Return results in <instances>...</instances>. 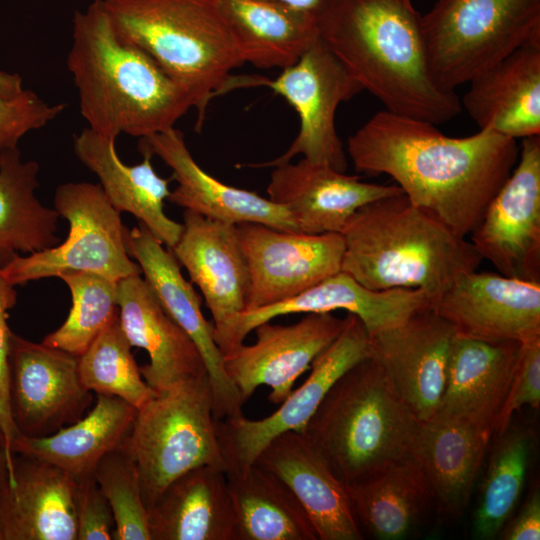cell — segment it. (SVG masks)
I'll return each instance as SVG.
<instances>
[{
  "mask_svg": "<svg viewBox=\"0 0 540 540\" xmlns=\"http://www.w3.org/2000/svg\"><path fill=\"white\" fill-rule=\"evenodd\" d=\"M347 153L357 172L390 176L413 205L465 238L511 174L519 145L488 129L449 137L384 109L348 138Z\"/></svg>",
  "mask_w": 540,
  "mask_h": 540,
  "instance_id": "cell-1",
  "label": "cell"
},
{
  "mask_svg": "<svg viewBox=\"0 0 540 540\" xmlns=\"http://www.w3.org/2000/svg\"><path fill=\"white\" fill-rule=\"evenodd\" d=\"M319 38L385 110L443 124L462 112L434 80L412 0H323Z\"/></svg>",
  "mask_w": 540,
  "mask_h": 540,
  "instance_id": "cell-2",
  "label": "cell"
},
{
  "mask_svg": "<svg viewBox=\"0 0 540 540\" xmlns=\"http://www.w3.org/2000/svg\"><path fill=\"white\" fill-rule=\"evenodd\" d=\"M67 68L87 127L107 139L162 133L194 108L182 85L119 34L103 0L74 12Z\"/></svg>",
  "mask_w": 540,
  "mask_h": 540,
  "instance_id": "cell-3",
  "label": "cell"
},
{
  "mask_svg": "<svg viewBox=\"0 0 540 540\" xmlns=\"http://www.w3.org/2000/svg\"><path fill=\"white\" fill-rule=\"evenodd\" d=\"M341 235V271L371 290H422L434 304L459 275L477 270L483 260L470 241L404 193L363 205Z\"/></svg>",
  "mask_w": 540,
  "mask_h": 540,
  "instance_id": "cell-4",
  "label": "cell"
},
{
  "mask_svg": "<svg viewBox=\"0 0 540 540\" xmlns=\"http://www.w3.org/2000/svg\"><path fill=\"white\" fill-rule=\"evenodd\" d=\"M420 424L367 357L334 383L302 433L350 486L411 456Z\"/></svg>",
  "mask_w": 540,
  "mask_h": 540,
  "instance_id": "cell-5",
  "label": "cell"
},
{
  "mask_svg": "<svg viewBox=\"0 0 540 540\" xmlns=\"http://www.w3.org/2000/svg\"><path fill=\"white\" fill-rule=\"evenodd\" d=\"M119 34L147 52L192 96L196 128L215 96L243 86L242 60L220 0H103Z\"/></svg>",
  "mask_w": 540,
  "mask_h": 540,
  "instance_id": "cell-6",
  "label": "cell"
},
{
  "mask_svg": "<svg viewBox=\"0 0 540 540\" xmlns=\"http://www.w3.org/2000/svg\"><path fill=\"white\" fill-rule=\"evenodd\" d=\"M124 445L134 458L147 510L166 486L203 465L226 471L207 374L180 381L138 409Z\"/></svg>",
  "mask_w": 540,
  "mask_h": 540,
  "instance_id": "cell-7",
  "label": "cell"
},
{
  "mask_svg": "<svg viewBox=\"0 0 540 540\" xmlns=\"http://www.w3.org/2000/svg\"><path fill=\"white\" fill-rule=\"evenodd\" d=\"M422 30L434 80L456 92L515 50L540 45V0H437Z\"/></svg>",
  "mask_w": 540,
  "mask_h": 540,
  "instance_id": "cell-8",
  "label": "cell"
},
{
  "mask_svg": "<svg viewBox=\"0 0 540 540\" xmlns=\"http://www.w3.org/2000/svg\"><path fill=\"white\" fill-rule=\"evenodd\" d=\"M54 209L69 224L66 239L38 252L16 255L0 269L12 285L59 277L67 272H92L115 282L141 274L126 248L127 228L120 212L99 184L60 185L55 192Z\"/></svg>",
  "mask_w": 540,
  "mask_h": 540,
  "instance_id": "cell-9",
  "label": "cell"
},
{
  "mask_svg": "<svg viewBox=\"0 0 540 540\" xmlns=\"http://www.w3.org/2000/svg\"><path fill=\"white\" fill-rule=\"evenodd\" d=\"M256 85L267 86L287 100L298 114L299 131L281 156L255 166L274 167L302 155L310 162L346 171L348 162L336 129V111L364 90L320 38L276 79L255 77Z\"/></svg>",
  "mask_w": 540,
  "mask_h": 540,
  "instance_id": "cell-10",
  "label": "cell"
},
{
  "mask_svg": "<svg viewBox=\"0 0 540 540\" xmlns=\"http://www.w3.org/2000/svg\"><path fill=\"white\" fill-rule=\"evenodd\" d=\"M337 339L311 364V373L272 414L252 420L239 415L217 420V436L227 470L254 464L259 453L278 435L303 432L334 383L351 367L369 357V334L362 321L348 313Z\"/></svg>",
  "mask_w": 540,
  "mask_h": 540,
  "instance_id": "cell-11",
  "label": "cell"
},
{
  "mask_svg": "<svg viewBox=\"0 0 540 540\" xmlns=\"http://www.w3.org/2000/svg\"><path fill=\"white\" fill-rule=\"evenodd\" d=\"M469 236L500 274L540 282V135L521 139L511 174Z\"/></svg>",
  "mask_w": 540,
  "mask_h": 540,
  "instance_id": "cell-12",
  "label": "cell"
},
{
  "mask_svg": "<svg viewBox=\"0 0 540 540\" xmlns=\"http://www.w3.org/2000/svg\"><path fill=\"white\" fill-rule=\"evenodd\" d=\"M236 230L250 275L245 311L288 300L341 271V233L310 234L252 222L237 224Z\"/></svg>",
  "mask_w": 540,
  "mask_h": 540,
  "instance_id": "cell-13",
  "label": "cell"
},
{
  "mask_svg": "<svg viewBox=\"0 0 540 540\" xmlns=\"http://www.w3.org/2000/svg\"><path fill=\"white\" fill-rule=\"evenodd\" d=\"M78 358L11 333L10 407L21 434L49 436L85 415L93 396L81 381Z\"/></svg>",
  "mask_w": 540,
  "mask_h": 540,
  "instance_id": "cell-14",
  "label": "cell"
},
{
  "mask_svg": "<svg viewBox=\"0 0 540 540\" xmlns=\"http://www.w3.org/2000/svg\"><path fill=\"white\" fill-rule=\"evenodd\" d=\"M346 321L332 313H309L290 325L263 322L253 330L254 344L243 342L223 355L225 371L244 403L259 386H267L270 402L280 404L314 359L337 339Z\"/></svg>",
  "mask_w": 540,
  "mask_h": 540,
  "instance_id": "cell-15",
  "label": "cell"
},
{
  "mask_svg": "<svg viewBox=\"0 0 540 540\" xmlns=\"http://www.w3.org/2000/svg\"><path fill=\"white\" fill-rule=\"evenodd\" d=\"M125 243L161 306L196 345L211 383L216 420L242 415L244 401L225 371L213 325L205 319L201 299L182 275L178 260L140 222L126 230Z\"/></svg>",
  "mask_w": 540,
  "mask_h": 540,
  "instance_id": "cell-16",
  "label": "cell"
},
{
  "mask_svg": "<svg viewBox=\"0 0 540 540\" xmlns=\"http://www.w3.org/2000/svg\"><path fill=\"white\" fill-rule=\"evenodd\" d=\"M455 337L452 324L433 309L369 336V357L421 423L439 411Z\"/></svg>",
  "mask_w": 540,
  "mask_h": 540,
  "instance_id": "cell-17",
  "label": "cell"
},
{
  "mask_svg": "<svg viewBox=\"0 0 540 540\" xmlns=\"http://www.w3.org/2000/svg\"><path fill=\"white\" fill-rule=\"evenodd\" d=\"M433 310L457 336L523 343L540 337V282L469 271L441 294Z\"/></svg>",
  "mask_w": 540,
  "mask_h": 540,
  "instance_id": "cell-18",
  "label": "cell"
},
{
  "mask_svg": "<svg viewBox=\"0 0 540 540\" xmlns=\"http://www.w3.org/2000/svg\"><path fill=\"white\" fill-rule=\"evenodd\" d=\"M433 306V299L422 290H371L340 271L288 300L243 312L218 346L224 355L242 344L259 324L283 315L345 310L362 321L370 336L399 326L414 314L433 309Z\"/></svg>",
  "mask_w": 540,
  "mask_h": 540,
  "instance_id": "cell-19",
  "label": "cell"
},
{
  "mask_svg": "<svg viewBox=\"0 0 540 540\" xmlns=\"http://www.w3.org/2000/svg\"><path fill=\"white\" fill-rule=\"evenodd\" d=\"M183 231L171 252L200 289L218 345L246 310L249 269L236 225L184 210Z\"/></svg>",
  "mask_w": 540,
  "mask_h": 540,
  "instance_id": "cell-20",
  "label": "cell"
},
{
  "mask_svg": "<svg viewBox=\"0 0 540 540\" xmlns=\"http://www.w3.org/2000/svg\"><path fill=\"white\" fill-rule=\"evenodd\" d=\"M292 492L309 517L318 540H361L348 486L310 440L298 431L272 439L255 462Z\"/></svg>",
  "mask_w": 540,
  "mask_h": 540,
  "instance_id": "cell-21",
  "label": "cell"
},
{
  "mask_svg": "<svg viewBox=\"0 0 540 540\" xmlns=\"http://www.w3.org/2000/svg\"><path fill=\"white\" fill-rule=\"evenodd\" d=\"M399 193L396 184L363 182L304 158L274 166L267 185L268 198L289 212L298 231L310 234L341 233L360 207Z\"/></svg>",
  "mask_w": 540,
  "mask_h": 540,
  "instance_id": "cell-22",
  "label": "cell"
},
{
  "mask_svg": "<svg viewBox=\"0 0 540 540\" xmlns=\"http://www.w3.org/2000/svg\"><path fill=\"white\" fill-rule=\"evenodd\" d=\"M141 154L158 156L172 171L177 186L167 200L184 210L230 224L260 223L298 231L289 212L253 191L216 179L195 161L182 131L175 127L139 139Z\"/></svg>",
  "mask_w": 540,
  "mask_h": 540,
  "instance_id": "cell-23",
  "label": "cell"
},
{
  "mask_svg": "<svg viewBox=\"0 0 540 540\" xmlns=\"http://www.w3.org/2000/svg\"><path fill=\"white\" fill-rule=\"evenodd\" d=\"M117 290L121 328L132 347L148 353L150 361L140 372L156 393L207 374L196 345L164 310L141 274L118 281Z\"/></svg>",
  "mask_w": 540,
  "mask_h": 540,
  "instance_id": "cell-24",
  "label": "cell"
},
{
  "mask_svg": "<svg viewBox=\"0 0 540 540\" xmlns=\"http://www.w3.org/2000/svg\"><path fill=\"white\" fill-rule=\"evenodd\" d=\"M492 435L470 421L441 414L420 424L412 454L439 515L453 519L464 512Z\"/></svg>",
  "mask_w": 540,
  "mask_h": 540,
  "instance_id": "cell-25",
  "label": "cell"
},
{
  "mask_svg": "<svg viewBox=\"0 0 540 540\" xmlns=\"http://www.w3.org/2000/svg\"><path fill=\"white\" fill-rule=\"evenodd\" d=\"M468 84L461 107L479 129L516 140L540 135V45L515 50Z\"/></svg>",
  "mask_w": 540,
  "mask_h": 540,
  "instance_id": "cell-26",
  "label": "cell"
},
{
  "mask_svg": "<svg viewBox=\"0 0 540 540\" xmlns=\"http://www.w3.org/2000/svg\"><path fill=\"white\" fill-rule=\"evenodd\" d=\"M520 349V342H487L456 335L437 414L470 421L494 434Z\"/></svg>",
  "mask_w": 540,
  "mask_h": 540,
  "instance_id": "cell-27",
  "label": "cell"
},
{
  "mask_svg": "<svg viewBox=\"0 0 540 540\" xmlns=\"http://www.w3.org/2000/svg\"><path fill=\"white\" fill-rule=\"evenodd\" d=\"M18 456L15 484L0 500L4 540H77L75 478L48 462Z\"/></svg>",
  "mask_w": 540,
  "mask_h": 540,
  "instance_id": "cell-28",
  "label": "cell"
},
{
  "mask_svg": "<svg viewBox=\"0 0 540 540\" xmlns=\"http://www.w3.org/2000/svg\"><path fill=\"white\" fill-rule=\"evenodd\" d=\"M77 158L99 179L105 196L121 212L134 215L168 249L178 242L183 224L169 218L164 211L169 180L154 170L151 158L143 154L136 165L123 163L117 154L115 141L107 139L88 127L74 136Z\"/></svg>",
  "mask_w": 540,
  "mask_h": 540,
  "instance_id": "cell-29",
  "label": "cell"
},
{
  "mask_svg": "<svg viewBox=\"0 0 540 540\" xmlns=\"http://www.w3.org/2000/svg\"><path fill=\"white\" fill-rule=\"evenodd\" d=\"M150 540H236L224 469L203 465L180 475L147 510Z\"/></svg>",
  "mask_w": 540,
  "mask_h": 540,
  "instance_id": "cell-30",
  "label": "cell"
},
{
  "mask_svg": "<svg viewBox=\"0 0 540 540\" xmlns=\"http://www.w3.org/2000/svg\"><path fill=\"white\" fill-rule=\"evenodd\" d=\"M220 6L242 60L257 68H288L319 38L315 13L276 0Z\"/></svg>",
  "mask_w": 540,
  "mask_h": 540,
  "instance_id": "cell-31",
  "label": "cell"
},
{
  "mask_svg": "<svg viewBox=\"0 0 540 540\" xmlns=\"http://www.w3.org/2000/svg\"><path fill=\"white\" fill-rule=\"evenodd\" d=\"M137 411L121 398L97 394L93 408L77 422L49 436L19 434L13 444L14 456L48 462L75 479L92 475L100 459L125 442Z\"/></svg>",
  "mask_w": 540,
  "mask_h": 540,
  "instance_id": "cell-32",
  "label": "cell"
},
{
  "mask_svg": "<svg viewBox=\"0 0 540 540\" xmlns=\"http://www.w3.org/2000/svg\"><path fill=\"white\" fill-rule=\"evenodd\" d=\"M364 535L398 540L415 533L433 506L423 471L413 454L361 482L348 486Z\"/></svg>",
  "mask_w": 540,
  "mask_h": 540,
  "instance_id": "cell-33",
  "label": "cell"
},
{
  "mask_svg": "<svg viewBox=\"0 0 540 540\" xmlns=\"http://www.w3.org/2000/svg\"><path fill=\"white\" fill-rule=\"evenodd\" d=\"M226 476L236 540H318L301 504L271 472L254 463Z\"/></svg>",
  "mask_w": 540,
  "mask_h": 540,
  "instance_id": "cell-34",
  "label": "cell"
},
{
  "mask_svg": "<svg viewBox=\"0 0 540 540\" xmlns=\"http://www.w3.org/2000/svg\"><path fill=\"white\" fill-rule=\"evenodd\" d=\"M39 165L24 161L18 147L0 163V269L16 255L38 252L59 243V215L36 196Z\"/></svg>",
  "mask_w": 540,
  "mask_h": 540,
  "instance_id": "cell-35",
  "label": "cell"
},
{
  "mask_svg": "<svg viewBox=\"0 0 540 540\" xmlns=\"http://www.w3.org/2000/svg\"><path fill=\"white\" fill-rule=\"evenodd\" d=\"M531 451L528 433L511 430L498 435L485 473L473 532L479 539L499 536L520 499Z\"/></svg>",
  "mask_w": 540,
  "mask_h": 540,
  "instance_id": "cell-36",
  "label": "cell"
},
{
  "mask_svg": "<svg viewBox=\"0 0 540 540\" xmlns=\"http://www.w3.org/2000/svg\"><path fill=\"white\" fill-rule=\"evenodd\" d=\"M131 348L118 313L78 358V368L89 391L116 396L140 409L156 392L142 377Z\"/></svg>",
  "mask_w": 540,
  "mask_h": 540,
  "instance_id": "cell-37",
  "label": "cell"
},
{
  "mask_svg": "<svg viewBox=\"0 0 540 540\" xmlns=\"http://www.w3.org/2000/svg\"><path fill=\"white\" fill-rule=\"evenodd\" d=\"M58 278L70 290L72 307L64 323L42 342L80 357L119 313L117 282L92 272H67Z\"/></svg>",
  "mask_w": 540,
  "mask_h": 540,
  "instance_id": "cell-38",
  "label": "cell"
},
{
  "mask_svg": "<svg viewBox=\"0 0 540 540\" xmlns=\"http://www.w3.org/2000/svg\"><path fill=\"white\" fill-rule=\"evenodd\" d=\"M93 475L115 520L113 540H150L136 462L124 443L105 454Z\"/></svg>",
  "mask_w": 540,
  "mask_h": 540,
  "instance_id": "cell-39",
  "label": "cell"
},
{
  "mask_svg": "<svg viewBox=\"0 0 540 540\" xmlns=\"http://www.w3.org/2000/svg\"><path fill=\"white\" fill-rule=\"evenodd\" d=\"M64 109V103L50 104L28 89L12 98L0 97V163L23 136L46 126Z\"/></svg>",
  "mask_w": 540,
  "mask_h": 540,
  "instance_id": "cell-40",
  "label": "cell"
},
{
  "mask_svg": "<svg viewBox=\"0 0 540 540\" xmlns=\"http://www.w3.org/2000/svg\"><path fill=\"white\" fill-rule=\"evenodd\" d=\"M17 301L15 286L8 282L0 272V444L4 452L9 477L13 486L14 453L13 444L20 431L12 417L9 396V353L12 331L8 326V311Z\"/></svg>",
  "mask_w": 540,
  "mask_h": 540,
  "instance_id": "cell-41",
  "label": "cell"
},
{
  "mask_svg": "<svg viewBox=\"0 0 540 540\" xmlns=\"http://www.w3.org/2000/svg\"><path fill=\"white\" fill-rule=\"evenodd\" d=\"M524 405L535 409L540 405V337L521 343L515 373L494 434L501 435L510 426L514 412Z\"/></svg>",
  "mask_w": 540,
  "mask_h": 540,
  "instance_id": "cell-42",
  "label": "cell"
},
{
  "mask_svg": "<svg viewBox=\"0 0 540 540\" xmlns=\"http://www.w3.org/2000/svg\"><path fill=\"white\" fill-rule=\"evenodd\" d=\"M75 480L77 540H111L113 512L94 475Z\"/></svg>",
  "mask_w": 540,
  "mask_h": 540,
  "instance_id": "cell-43",
  "label": "cell"
},
{
  "mask_svg": "<svg viewBox=\"0 0 540 540\" xmlns=\"http://www.w3.org/2000/svg\"><path fill=\"white\" fill-rule=\"evenodd\" d=\"M499 535L505 540L540 539V494L536 489L522 506L509 526Z\"/></svg>",
  "mask_w": 540,
  "mask_h": 540,
  "instance_id": "cell-44",
  "label": "cell"
},
{
  "mask_svg": "<svg viewBox=\"0 0 540 540\" xmlns=\"http://www.w3.org/2000/svg\"><path fill=\"white\" fill-rule=\"evenodd\" d=\"M22 87V78L18 74L0 71V97L12 98L19 94Z\"/></svg>",
  "mask_w": 540,
  "mask_h": 540,
  "instance_id": "cell-45",
  "label": "cell"
},
{
  "mask_svg": "<svg viewBox=\"0 0 540 540\" xmlns=\"http://www.w3.org/2000/svg\"><path fill=\"white\" fill-rule=\"evenodd\" d=\"M316 14L323 0H276Z\"/></svg>",
  "mask_w": 540,
  "mask_h": 540,
  "instance_id": "cell-46",
  "label": "cell"
},
{
  "mask_svg": "<svg viewBox=\"0 0 540 540\" xmlns=\"http://www.w3.org/2000/svg\"><path fill=\"white\" fill-rule=\"evenodd\" d=\"M9 477L4 452L0 444V500L9 490Z\"/></svg>",
  "mask_w": 540,
  "mask_h": 540,
  "instance_id": "cell-47",
  "label": "cell"
},
{
  "mask_svg": "<svg viewBox=\"0 0 540 540\" xmlns=\"http://www.w3.org/2000/svg\"><path fill=\"white\" fill-rule=\"evenodd\" d=\"M0 540H4V533H3L1 521H0Z\"/></svg>",
  "mask_w": 540,
  "mask_h": 540,
  "instance_id": "cell-48",
  "label": "cell"
}]
</instances>
